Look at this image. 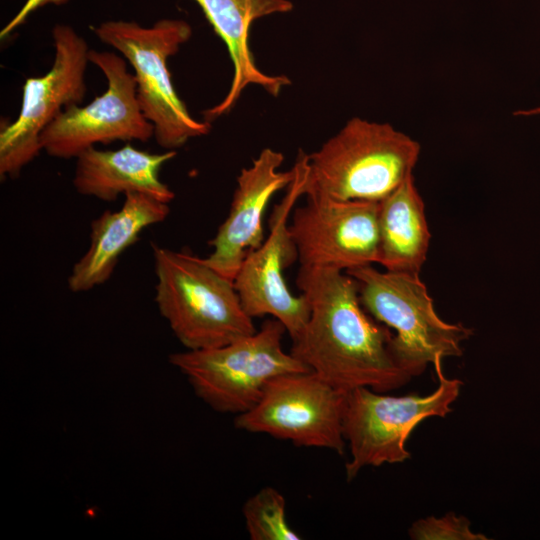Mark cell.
Masks as SVG:
<instances>
[{
  "label": "cell",
  "mask_w": 540,
  "mask_h": 540,
  "mask_svg": "<svg viewBox=\"0 0 540 540\" xmlns=\"http://www.w3.org/2000/svg\"><path fill=\"white\" fill-rule=\"evenodd\" d=\"M420 150L416 140L392 125L354 117L306 154L304 195L380 202L413 174Z\"/></svg>",
  "instance_id": "obj_3"
},
{
  "label": "cell",
  "mask_w": 540,
  "mask_h": 540,
  "mask_svg": "<svg viewBox=\"0 0 540 540\" xmlns=\"http://www.w3.org/2000/svg\"><path fill=\"white\" fill-rule=\"evenodd\" d=\"M283 154L263 149L237 178L229 213L210 244L212 252L205 261L234 281L245 257L263 242V216L266 207L294 177L293 169L280 171Z\"/></svg>",
  "instance_id": "obj_13"
},
{
  "label": "cell",
  "mask_w": 540,
  "mask_h": 540,
  "mask_svg": "<svg viewBox=\"0 0 540 540\" xmlns=\"http://www.w3.org/2000/svg\"><path fill=\"white\" fill-rule=\"evenodd\" d=\"M69 0H26L20 10L13 18L2 28L0 38L8 37L16 28L22 25L27 18L36 10L47 5H63Z\"/></svg>",
  "instance_id": "obj_20"
},
{
  "label": "cell",
  "mask_w": 540,
  "mask_h": 540,
  "mask_svg": "<svg viewBox=\"0 0 540 540\" xmlns=\"http://www.w3.org/2000/svg\"><path fill=\"white\" fill-rule=\"evenodd\" d=\"M155 302L187 350L219 347L257 330L245 312L234 281L205 258L152 245Z\"/></svg>",
  "instance_id": "obj_2"
},
{
  "label": "cell",
  "mask_w": 540,
  "mask_h": 540,
  "mask_svg": "<svg viewBox=\"0 0 540 540\" xmlns=\"http://www.w3.org/2000/svg\"><path fill=\"white\" fill-rule=\"evenodd\" d=\"M89 62L103 72L107 88L87 105L65 108L43 130L40 144L51 157L77 158L96 144L147 142L154 137V127L137 101L136 78L128 71L124 57L90 50Z\"/></svg>",
  "instance_id": "obj_10"
},
{
  "label": "cell",
  "mask_w": 540,
  "mask_h": 540,
  "mask_svg": "<svg viewBox=\"0 0 540 540\" xmlns=\"http://www.w3.org/2000/svg\"><path fill=\"white\" fill-rule=\"evenodd\" d=\"M514 116L530 117L540 115V105L529 109L517 110L513 113Z\"/></svg>",
  "instance_id": "obj_21"
},
{
  "label": "cell",
  "mask_w": 540,
  "mask_h": 540,
  "mask_svg": "<svg viewBox=\"0 0 540 540\" xmlns=\"http://www.w3.org/2000/svg\"><path fill=\"white\" fill-rule=\"evenodd\" d=\"M346 394L313 371L283 374L267 384L258 403L237 415L234 424L250 433L343 455Z\"/></svg>",
  "instance_id": "obj_9"
},
{
  "label": "cell",
  "mask_w": 540,
  "mask_h": 540,
  "mask_svg": "<svg viewBox=\"0 0 540 540\" xmlns=\"http://www.w3.org/2000/svg\"><path fill=\"white\" fill-rule=\"evenodd\" d=\"M379 260L387 271L419 274L431 233L413 174L379 202Z\"/></svg>",
  "instance_id": "obj_17"
},
{
  "label": "cell",
  "mask_w": 540,
  "mask_h": 540,
  "mask_svg": "<svg viewBox=\"0 0 540 540\" xmlns=\"http://www.w3.org/2000/svg\"><path fill=\"white\" fill-rule=\"evenodd\" d=\"M246 530L251 540H299L302 537L287 522L284 496L264 487L243 505Z\"/></svg>",
  "instance_id": "obj_18"
},
{
  "label": "cell",
  "mask_w": 540,
  "mask_h": 540,
  "mask_svg": "<svg viewBox=\"0 0 540 540\" xmlns=\"http://www.w3.org/2000/svg\"><path fill=\"white\" fill-rule=\"evenodd\" d=\"M442 359L434 362L439 385L431 394L411 393L391 396L368 387L346 394L343 434L349 443L351 459L346 463L347 480L354 479L366 466L402 463L410 458L406 442L412 431L429 417H445L459 396L463 382L446 378Z\"/></svg>",
  "instance_id": "obj_7"
},
{
  "label": "cell",
  "mask_w": 540,
  "mask_h": 540,
  "mask_svg": "<svg viewBox=\"0 0 540 540\" xmlns=\"http://www.w3.org/2000/svg\"><path fill=\"white\" fill-rule=\"evenodd\" d=\"M408 534L413 540H488L481 533L471 530V522L465 516H457L452 512L443 517L430 516L415 521Z\"/></svg>",
  "instance_id": "obj_19"
},
{
  "label": "cell",
  "mask_w": 540,
  "mask_h": 540,
  "mask_svg": "<svg viewBox=\"0 0 540 540\" xmlns=\"http://www.w3.org/2000/svg\"><path fill=\"white\" fill-rule=\"evenodd\" d=\"M201 8L215 33L225 44L233 65L230 88L223 100L204 111L207 122L228 113L249 85H259L277 96L290 84L284 76L263 73L255 64L249 48V30L254 21L264 16L287 13L293 9L289 0H194Z\"/></svg>",
  "instance_id": "obj_14"
},
{
  "label": "cell",
  "mask_w": 540,
  "mask_h": 540,
  "mask_svg": "<svg viewBox=\"0 0 540 540\" xmlns=\"http://www.w3.org/2000/svg\"><path fill=\"white\" fill-rule=\"evenodd\" d=\"M294 177L285 196L274 206L268 237L245 257L234 286L245 312L253 319L269 315L280 321L291 340L304 329L310 315L306 297L293 295L283 271L298 253L289 231V220L295 204L304 196L306 153L299 151L292 167Z\"/></svg>",
  "instance_id": "obj_11"
},
{
  "label": "cell",
  "mask_w": 540,
  "mask_h": 540,
  "mask_svg": "<svg viewBox=\"0 0 540 540\" xmlns=\"http://www.w3.org/2000/svg\"><path fill=\"white\" fill-rule=\"evenodd\" d=\"M93 31L133 67L139 107L153 125L160 147L175 150L210 131V123L194 119L178 96L167 64L168 58L190 39L189 23L166 18L145 27L134 21L108 20Z\"/></svg>",
  "instance_id": "obj_4"
},
{
  "label": "cell",
  "mask_w": 540,
  "mask_h": 540,
  "mask_svg": "<svg viewBox=\"0 0 540 540\" xmlns=\"http://www.w3.org/2000/svg\"><path fill=\"white\" fill-rule=\"evenodd\" d=\"M285 332L284 325L271 318L251 335L219 347L173 353L169 361L212 409L239 415L258 403L275 377L311 371L283 350Z\"/></svg>",
  "instance_id": "obj_6"
},
{
  "label": "cell",
  "mask_w": 540,
  "mask_h": 540,
  "mask_svg": "<svg viewBox=\"0 0 540 540\" xmlns=\"http://www.w3.org/2000/svg\"><path fill=\"white\" fill-rule=\"evenodd\" d=\"M175 156V150L149 153L131 144L116 150L92 147L75 158L73 186L78 193L103 201H113L121 194L142 193L169 204L175 195L159 173Z\"/></svg>",
  "instance_id": "obj_16"
},
{
  "label": "cell",
  "mask_w": 540,
  "mask_h": 540,
  "mask_svg": "<svg viewBox=\"0 0 540 540\" xmlns=\"http://www.w3.org/2000/svg\"><path fill=\"white\" fill-rule=\"evenodd\" d=\"M345 272L356 280L367 313L395 331L390 343L392 354L411 378L422 374L437 357L463 354L461 343L473 335V330L439 317L419 274L379 271L372 265Z\"/></svg>",
  "instance_id": "obj_5"
},
{
  "label": "cell",
  "mask_w": 540,
  "mask_h": 540,
  "mask_svg": "<svg viewBox=\"0 0 540 540\" xmlns=\"http://www.w3.org/2000/svg\"><path fill=\"white\" fill-rule=\"evenodd\" d=\"M170 213L168 203L142 193H128L117 211H105L91 223L86 252L68 276L75 293L89 291L110 279L122 253L149 226L163 222Z\"/></svg>",
  "instance_id": "obj_15"
},
{
  "label": "cell",
  "mask_w": 540,
  "mask_h": 540,
  "mask_svg": "<svg viewBox=\"0 0 540 540\" xmlns=\"http://www.w3.org/2000/svg\"><path fill=\"white\" fill-rule=\"evenodd\" d=\"M55 58L50 70L23 85L17 118L0 131V176L14 178L42 151L43 130L67 107L80 105L86 94L87 42L70 25L52 29Z\"/></svg>",
  "instance_id": "obj_8"
},
{
  "label": "cell",
  "mask_w": 540,
  "mask_h": 540,
  "mask_svg": "<svg viewBox=\"0 0 540 540\" xmlns=\"http://www.w3.org/2000/svg\"><path fill=\"white\" fill-rule=\"evenodd\" d=\"M289 231L301 267L347 271L379 260V202L339 200L307 192Z\"/></svg>",
  "instance_id": "obj_12"
},
{
  "label": "cell",
  "mask_w": 540,
  "mask_h": 540,
  "mask_svg": "<svg viewBox=\"0 0 540 540\" xmlns=\"http://www.w3.org/2000/svg\"><path fill=\"white\" fill-rule=\"evenodd\" d=\"M296 283L310 315L292 340L294 357L343 392L368 387L384 393L409 382L391 351L393 333L364 309L353 277L334 268L300 266Z\"/></svg>",
  "instance_id": "obj_1"
}]
</instances>
